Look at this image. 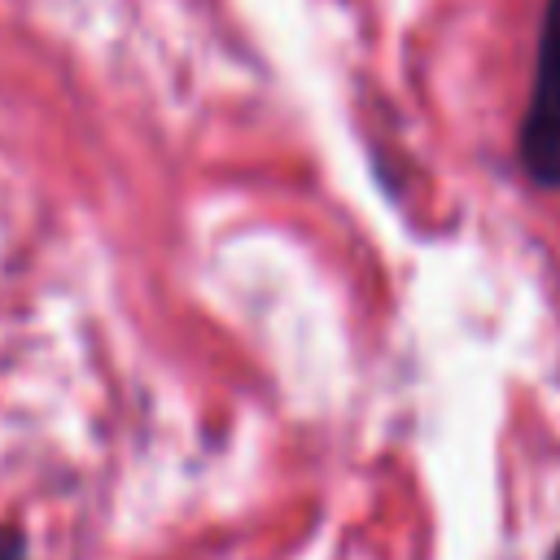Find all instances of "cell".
Masks as SVG:
<instances>
[{
  "instance_id": "cell-1",
  "label": "cell",
  "mask_w": 560,
  "mask_h": 560,
  "mask_svg": "<svg viewBox=\"0 0 560 560\" xmlns=\"http://www.w3.org/2000/svg\"><path fill=\"white\" fill-rule=\"evenodd\" d=\"M521 166L534 184L560 188V0H547L529 105L521 118Z\"/></svg>"
},
{
  "instance_id": "cell-2",
  "label": "cell",
  "mask_w": 560,
  "mask_h": 560,
  "mask_svg": "<svg viewBox=\"0 0 560 560\" xmlns=\"http://www.w3.org/2000/svg\"><path fill=\"white\" fill-rule=\"evenodd\" d=\"M551 560H560V547H556V551H551Z\"/></svg>"
}]
</instances>
